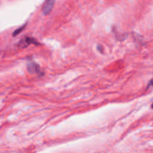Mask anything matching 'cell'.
Returning <instances> with one entry per match:
<instances>
[{
  "instance_id": "8992f818",
  "label": "cell",
  "mask_w": 153,
  "mask_h": 153,
  "mask_svg": "<svg viewBox=\"0 0 153 153\" xmlns=\"http://www.w3.org/2000/svg\"><path fill=\"white\" fill-rule=\"evenodd\" d=\"M152 108H153V103L152 104Z\"/></svg>"
},
{
  "instance_id": "3957f363",
  "label": "cell",
  "mask_w": 153,
  "mask_h": 153,
  "mask_svg": "<svg viewBox=\"0 0 153 153\" xmlns=\"http://www.w3.org/2000/svg\"><path fill=\"white\" fill-rule=\"evenodd\" d=\"M28 70L32 73H40V72L38 65H37L35 63H29L28 65Z\"/></svg>"
},
{
  "instance_id": "6da1fadb",
  "label": "cell",
  "mask_w": 153,
  "mask_h": 153,
  "mask_svg": "<svg viewBox=\"0 0 153 153\" xmlns=\"http://www.w3.org/2000/svg\"><path fill=\"white\" fill-rule=\"evenodd\" d=\"M55 0H45L42 7V11L45 15H47L52 11L55 4Z\"/></svg>"
},
{
  "instance_id": "7a4b0ae2",
  "label": "cell",
  "mask_w": 153,
  "mask_h": 153,
  "mask_svg": "<svg viewBox=\"0 0 153 153\" xmlns=\"http://www.w3.org/2000/svg\"><path fill=\"white\" fill-rule=\"evenodd\" d=\"M30 44H39L37 42V40L34 38H31V37H25L24 39H22L20 42H19V46L24 48L26 47V46H29Z\"/></svg>"
},
{
  "instance_id": "277c9868",
  "label": "cell",
  "mask_w": 153,
  "mask_h": 153,
  "mask_svg": "<svg viewBox=\"0 0 153 153\" xmlns=\"http://www.w3.org/2000/svg\"><path fill=\"white\" fill-rule=\"evenodd\" d=\"M23 28H24V26L23 27H20V28H19V29L16 30V31H15L14 32H13V36L17 35V34H19V32H20V31H22V30H23Z\"/></svg>"
},
{
  "instance_id": "5b68a950",
  "label": "cell",
  "mask_w": 153,
  "mask_h": 153,
  "mask_svg": "<svg viewBox=\"0 0 153 153\" xmlns=\"http://www.w3.org/2000/svg\"><path fill=\"white\" fill-rule=\"evenodd\" d=\"M151 86H153V79H152V80L149 82V85H148V88H149V87H151Z\"/></svg>"
}]
</instances>
